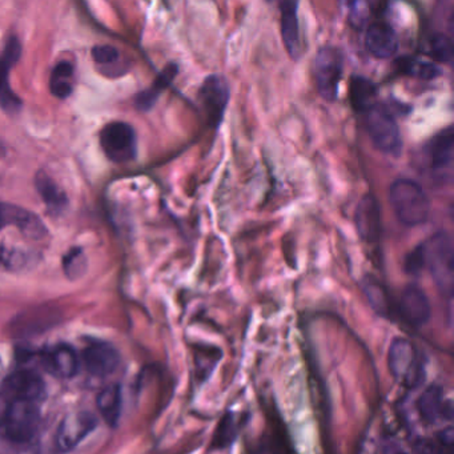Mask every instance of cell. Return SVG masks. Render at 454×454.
<instances>
[{"instance_id": "obj_15", "label": "cell", "mask_w": 454, "mask_h": 454, "mask_svg": "<svg viewBox=\"0 0 454 454\" xmlns=\"http://www.w3.org/2000/svg\"><path fill=\"white\" fill-rule=\"evenodd\" d=\"M119 352L108 342L95 341L87 345L82 353L81 364H83L90 374L98 377L110 376L118 368Z\"/></svg>"}, {"instance_id": "obj_2", "label": "cell", "mask_w": 454, "mask_h": 454, "mask_svg": "<svg viewBox=\"0 0 454 454\" xmlns=\"http://www.w3.org/2000/svg\"><path fill=\"white\" fill-rule=\"evenodd\" d=\"M387 196L395 216L405 227H419L429 217L430 200L419 183L411 179L395 180Z\"/></svg>"}, {"instance_id": "obj_24", "label": "cell", "mask_w": 454, "mask_h": 454, "mask_svg": "<svg viewBox=\"0 0 454 454\" xmlns=\"http://www.w3.org/2000/svg\"><path fill=\"white\" fill-rule=\"evenodd\" d=\"M34 264V254L18 248L0 244V268L9 272H22Z\"/></svg>"}, {"instance_id": "obj_17", "label": "cell", "mask_w": 454, "mask_h": 454, "mask_svg": "<svg viewBox=\"0 0 454 454\" xmlns=\"http://www.w3.org/2000/svg\"><path fill=\"white\" fill-rule=\"evenodd\" d=\"M454 135L453 129H442L432 137L425 145V155L430 168L434 171H443L451 168L453 164Z\"/></svg>"}, {"instance_id": "obj_19", "label": "cell", "mask_w": 454, "mask_h": 454, "mask_svg": "<svg viewBox=\"0 0 454 454\" xmlns=\"http://www.w3.org/2000/svg\"><path fill=\"white\" fill-rule=\"evenodd\" d=\"M281 36L286 51L292 59L301 55V36H300L299 4L284 2L280 4Z\"/></svg>"}, {"instance_id": "obj_11", "label": "cell", "mask_w": 454, "mask_h": 454, "mask_svg": "<svg viewBox=\"0 0 454 454\" xmlns=\"http://www.w3.org/2000/svg\"><path fill=\"white\" fill-rule=\"evenodd\" d=\"M10 225L17 228L20 233L31 240H42L49 233L38 215L20 207L0 203V231Z\"/></svg>"}, {"instance_id": "obj_16", "label": "cell", "mask_w": 454, "mask_h": 454, "mask_svg": "<svg viewBox=\"0 0 454 454\" xmlns=\"http://www.w3.org/2000/svg\"><path fill=\"white\" fill-rule=\"evenodd\" d=\"M44 369L59 379H71L78 373L81 357L73 347L66 344L55 345L42 356Z\"/></svg>"}, {"instance_id": "obj_22", "label": "cell", "mask_w": 454, "mask_h": 454, "mask_svg": "<svg viewBox=\"0 0 454 454\" xmlns=\"http://www.w3.org/2000/svg\"><path fill=\"white\" fill-rule=\"evenodd\" d=\"M121 389L116 384L108 385L98 395L97 403L100 416L110 427H116L121 419Z\"/></svg>"}, {"instance_id": "obj_1", "label": "cell", "mask_w": 454, "mask_h": 454, "mask_svg": "<svg viewBox=\"0 0 454 454\" xmlns=\"http://www.w3.org/2000/svg\"><path fill=\"white\" fill-rule=\"evenodd\" d=\"M406 268L411 273L427 268L440 291L450 297L454 283V248L451 236L446 232H437L430 236L409 254Z\"/></svg>"}, {"instance_id": "obj_29", "label": "cell", "mask_w": 454, "mask_h": 454, "mask_svg": "<svg viewBox=\"0 0 454 454\" xmlns=\"http://www.w3.org/2000/svg\"><path fill=\"white\" fill-rule=\"evenodd\" d=\"M364 292H365L369 302H371L372 307H373L377 313H380L381 316L389 315V299H387V292L384 291L381 286L369 278L364 284Z\"/></svg>"}, {"instance_id": "obj_12", "label": "cell", "mask_w": 454, "mask_h": 454, "mask_svg": "<svg viewBox=\"0 0 454 454\" xmlns=\"http://www.w3.org/2000/svg\"><path fill=\"white\" fill-rule=\"evenodd\" d=\"M395 309L405 323L413 326L424 325L432 315L429 299L417 286H408L403 288L395 304Z\"/></svg>"}, {"instance_id": "obj_3", "label": "cell", "mask_w": 454, "mask_h": 454, "mask_svg": "<svg viewBox=\"0 0 454 454\" xmlns=\"http://www.w3.org/2000/svg\"><path fill=\"white\" fill-rule=\"evenodd\" d=\"M363 114L366 132L376 150L384 155L398 158L403 153V137L392 114L377 103Z\"/></svg>"}, {"instance_id": "obj_20", "label": "cell", "mask_w": 454, "mask_h": 454, "mask_svg": "<svg viewBox=\"0 0 454 454\" xmlns=\"http://www.w3.org/2000/svg\"><path fill=\"white\" fill-rule=\"evenodd\" d=\"M419 416L429 424L445 421L451 419V405L446 401L442 390L437 387H429L417 403Z\"/></svg>"}, {"instance_id": "obj_4", "label": "cell", "mask_w": 454, "mask_h": 454, "mask_svg": "<svg viewBox=\"0 0 454 454\" xmlns=\"http://www.w3.org/2000/svg\"><path fill=\"white\" fill-rule=\"evenodd\" d=\"M389 371L398 384L405 387H419L424 380V363L416 345L408 339L393 340L387 353Z\"/></svg>"}, {"instance_id": "obj_10", "label": "cell", "mask_w": 454, "mask_h": 454, "mask_svg": "<svg viewBox=\"0 0 454 454\" xmlns=\"http://www.w3.org/2000/svg\"><path fill=\"white\" fill-rule=\"evenodd\" d=\"M97 417L91 411H79L67 414L58 427V449L60 451L73 450L97 427Z\"/></svg>"}, {"instance_id": "obj_34", "label": "cell", "mask_w": 454, "mask_h": 454, "mask_svg": "<svg viewBox=\"0 0 454 454\" xmlns=\"http://www.w3.org/2000/svg\"><path fill=\"white\" fill-rule=\"evenodd\" d=\"M0 372H2V360H0Z\"/></svg>"}, {"instance_id": "obj_31", "label": "cell", "mask_w": 454, "mask_h": 454, "mask_svg": "<svg viewBox=\"0 0 454 454\" xmlns=\"http://www.w3.org/2000/svg\"><path fill=\"white\" fill-rule=\"evenodd\" d=\"M405 71L411 76L424 79V81H433L441 75V70L434 63L422 62V60H409L405 65Z\"/></svg>"}, {"instance_id": "obj_21", "label": "cell", "mask_w": 454, "mask_h": 454, "mask_svg": "<svg viewBox=\"0 0 454 454\" xmlns=\"http://www.w3.org/2000/svg\"><path fill=\"white\" fill-rule=\"evenodd\" d=\"M35 185L49 211L52 214H60L65 211L68 204L67 195L46 172H39L36 175Z\"/></svg>"}, {"instance_id": "obj_28", "label": "cell", "mask_w": 454, "mask_h": 454, "mask_svg": "<svg viewBox=\"0 0 454 454\" xmlns=\"http://www.w3.org/2000/svg\"><path fill=\"white\" fill-rule=\"evenodd\" d=\"M427 47H429V54L438 62L451 63L453 60V43L445 34H434L430 36Z\"/></svg>"}, {"instance_id": "obj_6", "label": "cell", "mask_w": 454, "mask_h": 454, "mask_svg": "<svg viewBox=\"0 0 454 454\" xmlns=\"http://www.w3.org/2000/svg\"><path fill=\"white\" fill-rule=\"evenodd\" d=\"M41 424L38 403L28 401H12L4 427L10 440L18 443L30 442Z\"/></svg>"}, {"instance_id": "obj_8", "label": "cell", "mask_w": 454, "mask_h": 454, "mask_svg": "<svg viewBox=\"0 0 454 454\" xmlns=\"http://www.w3.org/2000/svg\"><path fill=\"white\" fill-rule=\"evenodd\" d=\"M22 54V46L17 36L7 41L4 51L0 54V108L4 113L14 115L22 108V100L10 87V71Z\"/></svg>"}, {"instance_id": "obj_30", "label": "cell", "mask_w": 454, "mask_h": 454, "mask_svg": "<svg viewBox=\"0 0 454 454\" xmlns=\"http://www.w3.org/2000/svg\"><path fill=\"white\" fill-rule=\"evenodd\" d=\"M419 451L421 454H453V432L450 427L434 440L424 441Z\"/></svg>"}, {"instance_id": "obj_32", "label": "cell", "mask_w": 454, "mask_h": 454, "mask_svg": "<svg viewBox=\"0 0 454 454\" xmlns=\"http://www.w3.org/2000/svg\"><path fill=\"white\" fill-rule=\"evenodd\" d=\"M92 58L98 65L113 66L119 59V51L113 46H97L92 49Z\"/></svg>"}, {"instance_id": "obj_25", "label": "cell", "mask_w": 454, "mask_h": 454, "mask_svg": "<svg viewBox=\"0 0 454 454\" xmlns=\"http://www.w3.org/2000/svg\"><path fill=\"white\" fill-rule=\"evenodd\" d=\"M73 75L74 66L71 63L60 62L59 65L55 66L51 74V81H50V87H51V92L55 97L59 99L70 97L73 92V84H71Z\"/></svg>"}, {"instance_id": "obj_13", "label": "cell", "mask_w": 454, "mask_h": 454, "mask_svg": "<svg viewBox=\"0 0 454 454\" xmlns=\"http://www.w3.org/2000/svg\"><path fill=\"white\" fill-rule=\"evenodd\" d=\"M358 235L366 244L379 243L382 236V215L373 195H365L357 204L355 214Z\"/></svg>"}, {"instance_id": "obj_33", "label": "cell", "mask_w": 454, "mask_h": 454, "mask_svg": "<svg viewBox=\"0 0 454 454\" xmlns=\"http://www.w3.org/2000/svg\"><path fill=\"white\" fill-rule=\"evenodd\" d=\"M10 403H12V401H9V398H7L4 393H0V427H4V422H6Z\"/></svg>"}, {"instance_id": "obj_23", "label": "cell", "mask_w": 454, "mask_h": 454, "mask_svg": "<svg viewBox=\"0 0 454 454\" xmlns=\"http://www.w3.org/2000/svg\"><path fill=\"white\" fill-rule=\"evenodd\" d=\"M176 74V66H168V67H167L166 70L159 75V78L156 79L155 83H153L150 89L145 90V91L140 92V94L137 95V107L142 111H147L150 110V108H153V106L155 105L156 100H158L159 95H160L161 92L168 87V84L174 81Z\"/></svg>"}, {"instance_id": "obj_9", "label": "cell", "mask_w": 454, "mask_h": 454, "mask_svg": "<svg viewBox=\"0 0 454 454\" xmlns=\"http://www.w3.org/2000/svg\"><path fill=\"white\" fill-rule=\"evenodd\" d=\"M4 395L12 401L38 403L46 397V384L36 372L22 369L4 379Z\"/></svg>"}, {"instance_id": "obj_27", "label": "cell", "mask_w": 454, "mask_h": 454, "mask_svg": "<svg viewBox=\"0 0 454 454\" xmlns=\"http://www.w3.org/2000/svg\"><path fill=\"white\" fill-rule=\"evenodd\" d=\"M63 270L70 280L81 278L87 270V257L83 249L74 247L63 256Z\"/></svg>"}, {"instance_id": "obj_5", "label": "cell", "mask_w": 454, "mask_h": 454, "mask_svg": "<svg viewBox=\"0 0 454 454\" xmlns=\"http://www.w3.org/2000/svg\"><path fill=\"white\" fill-rule=\"evenodd\" d=\"M344 70V58L337 47L325 46L313 60V76L316 89L326 102H334L339 95Z\"/></svg>"}, {"instance_id": "obj_26", "label": "cell", "mask_w": 454, "mask_h": 454, "mask_svg": "<svg viewBox=\"0 0 454 454\" xmlns=\"http://www.w3.org/2000/svg\"><path fill=\"white\" fill-rule=\"evenodd\" d=\"M374 95H376V89L371 82L364 78H357L353 82L352 102L356 110L364 113L372 106L376 105Z\"/></svg>"}, {"instance_id": "obj_7", "label": "cell", "mask_w": 454, "mask_h": 454, "mask_svg": "<svg viewBox=\"0 0 454 454\" xmlns=\"http://www.w3.org/2000/svg\"><path fill=\"white\" fill-rule=\"evenodd\" d=\"M103 153L114 163H126L137 156V134L129 124L113 121L100 132Z\"/></svg>"}, {"instance_id": "obj_18", "label": "cell", "mask_w": 454, "mask_h": 454, "mask_svg": "<svg viewBox=\"0 0 454 454\" xmlns=\"http://www.w3.org/2000/svg\"><path fill=\"white\" fill-rule=\"evenodd\" d=\"M365 46L373 57L389 59L398 50L397 34L387 23H373L366 31Z\"/></svg>"}, {"instance_id": "obj_14", "label": "cell", "mask_w": 454, "mask_h": 454, "mask_svg": "<svg viewBox=\"0 0 454 454\" xmlns=\"http://www.w3.org/2000/svg\"><path fill=\"white\" fill-rule=\"evenodd\" d=\"M200 99L211 123L219 126L230 100V89L225 79L220 75L208 76L201 86Z\"/></svg>"}]
</instances>
